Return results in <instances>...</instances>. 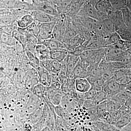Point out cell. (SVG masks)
<instances>
[{
  "label": "cell",
  "mask_w": 131,
  "mask_h": 131,
  "mask_svg": "<svg viewBox=\"0 0 131 131\" xmlns=\"http://www.w3.org/2000/svg\"><path fill=\"white\" fill-rule=\"evenodd\" d=\"M83 106L86 108H89L95 107L97 106V104L94 100V99H92L90 100H86L83 103Z\"/></svg>",
  "instance_id": "obj_34"
},
{
  "label": "cell",
  "mask_w": 131,
  "mask_h": 131,
  "mask_svg": "<svg viewBox=\"0 0 131 131\" xmlns=\"http://www.w3.org/2000/svg\"><path fill=\"white\" fill-rule=\"evenodd\" d=\"M35 50L36 52L39 56L40 61L50 58V50L45 45L41 43L36 45Z\"/></svg>",
  "instance_id": "obj_18"
},
{
  "label": "cell",
  "mask_w": 131,
  "mask_h": 131,
  "mask_svg": "<svg viewBox=\"0 0 131 131\" xmlns=\"http://www.w3.org/2000/svg\"><path fill=\"white\" fill-rule=\"evenodd\" d=\"M75 84L76 89L81 93H85L91 89V84L87 78H76Z\"/></svg>",
  "instance_id": "obj_10"
},
{
  "label": "cell",
  "mask_w": 131,
  "mask_h": 131,
  "mask_svg": "<svg viewBox=\"0 0 131 131\" xmlns=\"http://www.w3.org/2000/svg\"><path fill=\"white\" fill-rule=\"evenodd\" d=\"M93 99L97 105L101 102L107 100L108 99V95L104 91L101 90L97 92L96 95Z\"/></svg>",
  "instance_id": "obj_29"
},
{
  "label": "cell",
  "mask_w": 131,
  "mask_h": 131,
  "mask_svg": "<svg viewBox=\"0 0 131 131\" xmlns=\"http://www.w3.org/2000/svg\"><path fill=\"white\" fill-rule=\"evenodd\" d=\"M128 2H131V0H128Z\"/></svg>",
  "instance_id": "obj_39"
},
{
  "label": "cell",
  "mask_w": 131,
  "mask_h": 131,
  "mask_svg": "<svg viewBox=\"0 0 131 131\" xmlns=\"http://www.w3.org/2000/svg\"><path fill=\"white\" fill-rule=\"evenodd\" d=\"M22 1H25V0H22Z\"/></svg>",
  "instance_id": "obj_40"
},
{
  "label": "cell",
  "mask_w": 131,
  "mask_h": 131,
  "mask_svg": "<svg viewBox=\"0 0 131 131\" xmlns=\"http://www.w3.org/2000/svg\"><path fill=\"white\" fill-rule=\"evenodd\" d=\"M124 105L127 107L131 112V98L128 99L126 101Z\"/></svg>",
  "instance_id": "obj_35"
},
{
  "label": "cell",
  "mask_w": 131,
  "mask_h": 131,
  "mask_svg": "<svg viewBox=\"0 0 131 131\" xmlns=\"http://www.w3.org/2000/svg\"><path fill=\"white\" fill-rule=\"evenodd\" d=\"M124 23L127 28L131 30V12L127 7L121 10Z\"/></svg>",
  "instance_id": "obj_25"
},
{
  "label": "cell",
  "mask_w": 131,
  "mask_h": 131,
  "mask_svg": "<svg viewBox=\"0 0 131 131\" xmlns=\"http://www.w3.org/2000/svg\"><path fill=\"white\" fill-rule=\"evenodd\" d=\"M129 125V126H131V122H130V124H129V125Z\"/></svg>",
  "instance_id": "obj_38"
},
{
  "label": "cell",
  "mask_w": 131,
  "mask_h": 131,
  "mask_svg": "<svg viewBox=\"0 0 131 131\" xmlns=\"http://www.w3.org/2000/svg\"><path fill=\"white\" fill-rule=\"evenodd\" d=\"M113 77L116 81L120 84H126L130 81L128 79V78L121 70L115 71Z\"/></svg>",
  "instance_id": "obj_22"
},
{
  "label": "cell",
  "mask_w": 131,
  "mask_h": 131,
  "mask_svg": "<svg viewBox=\"0 0 131 131\" xmlns=\"http://www.w3.org/2000/svg\"><path fill=\"white\" fill-rule=\"evenodd\" d=\"M30 14L37 23H46L58 20L59 16H54L40 11H34Z\"/></svg>",
  "instance_id": "obj_4"
},
{
  "label": "cell",
  "mask_w": 131,
  "mask_h": 131,
  "mask_svg": "<svg viewBox=\"0 0 131 131\" xmlns=\"http://www.w3.org/2000/svg\"><path fill=\"white\" fill-rule=\"evenodd\" d=\"M39 43L45 45L49 49L50 51L58 49H65L67 50L65 43H64L63 42L60 40L57 39H50L41 41Z\"/></svg>",
  "instance_id": "obj_8"
},
{
  "label": "cell",
  "mask_w": 131,
  "mask_h": 131,
  "mask_svg": "<svg viewBox=\"0 0 131 131\" xmlns=\"http://www.w3.org/2000/svg\"><path fill=\"white\" fill-rule=\"evenodd\" d=\"M131 122V112L130 111L126 114L122 115L119 119L113 126L117 129L121 130L129 125Z\"/></svg>",
  "instance_id": "obj_15"
},
{
  "label": "cell",
  "mask_w": 131,
  "mask_h": 131,
  "mask_svg": "<svg viewBox=\"0 0 131 131\" xmlns=\"http://www.w3.org/2000/svg\"><path fill=\"white\" fill-rule=\"evenodd\" d=\"M40 63L47 71L54 74L60 73L61 63L58 61L49 58L41 60Z\"/></svg>",
  "instance_id": "obj_5"
},
{
  "label": "cell",
  "mask_w": 131,
  "mask_h": 131,
  "mask_svg": "<svg viewBox=\"0 0 131 131\" xmlns=\"http://www.w3.org/2000/svg\"><path fill=\"white\" fill-rule=\"evenodd\" d=\"M1 26L12 25L16 22V20L12 15V12L7 14L1 15Z\"/></svg>",
  "instance_id": "obj_21"
},
{
  "label": "cell",
  "mask_w": 131,
  "mask_h": 131,
  "mask_svg": "<svg viewBox=\"0 0 131 131\" xmlns=\"http://www.w3.org/2000/svg\"><path fill=\"white\" fill-rule=\"evenodd\" d=\"M91 127L94 131H113L115 127L102 121H96L92 122Z\"/></svg>",
  "instance_id": "obj_11"
},
{
  "label": "cell",
  "mask_w": 131,
  "mask_h": 131,
  "mask_svg": "<svg viewBox=\"0 0 131 131\" xmlns=\"http://www.w3.org/2000/svg\"><path fill=\"white\" fill-rule=\"evenodd\" d=\"M58 21V20H57ZM57 21L49 23H37L39 28V34L38 39L39 43L43 40L51 39L54 28Z\"/></svg>",
  "instance_id": "obj_2"
},
{
  "label": "cell",
  "mask_w": 131,
  "mask_h": 131,
  "mask_svg": "<svg viewBox=\"0 0 131 131\" xmlns=\"http://www.w3.org/2000/svg\"><path fill=\"white\" fill-rule=\"evenodd\" d=\"M102 78L105 81L110 80L113 77L114 72L109 70H102Z\"/></svg>",
  "instance_id": "obj_32"
},
{
  "label": "cell",
  "mask_w": 131,
  "mask_h": 131,
  "mask_svg": "<svg viewBox=\"0 0 131 131\" xmlns=\"http://www.w3.org/2000/svg\"><path fill=\"white\" fill-rule=\"evenodd\" d=\"M73 74L75 79L77 78H87L89 76L88 70L82 65L80 60L75 67Z\"/></svg>",
  "instance_id": "obj_14"
},
{
  "label": "cell",
  "mask_w": 131,
  "mask_h": 131,
  "mask_svg": "<svg viewBox=\"0 0 131 131\" xmlns=\"http://www.w3.org/2000/svg\"><path fill=\"white\" fill-rule=\"evenodd\" d=\"M12 35L15 39L16 41H18L21 45L23 50H25L27 43L25 36L19 32L18 30L14 31Z\"/></svg>",
  "instance_id": "obj_26"
},
{
  "label": "cell",
  "mask_w": 131,
  "mask_h": 131,
  "mask_svg": "<svg viewBox=\"0 0 131 131\" xmlns=\"http://www.w3.org/2000/svg\"><path fill=\"white\" fill-rule=\"evenodd\" d=\"M19 0H1V9H15Z\"/></svg>",
  "instance_id": "obj_24"
},
{
  "label": "cell",
  "mask_w": 131,
  "mask_h": 131,
  "mask_svg": "<svg viewBox=\"0 0 131 131\" xmlns=\"http://www.w3.org/2000/svg\"><path fill=\"white\" fill-rule=\"evenodd\" d=\"M1 43L12 46L15 45L16 40L12 34L1 30Z\"/></svg>",
  "instance_id": "obj_19"
},
{
  "label": "cell",
  "mask_w": 131,
  "mask_h": 131,
  "mask_svg": "<svg viewBox=\"0 0 131 131\" xmlns=\"http://www.w3.org/2000/svg\"><path fill=\"white\" fill-rule=\"evenodd\" d=\"M69 52L65 49H58L50 51L49 54L50 58L61 63L68 56Z\"/></svg>",
  "instance_id": "obj_12"
},
{
  "label": "cell",
  "mask_w": 131,
  "mask_h": 131,
  "mask_svg": "<svg viewBox=\"0 0 131 131\" xmlns=\"http://www.w3.org/2000/svg\"><path fill=\"white\" fill-rule=\"evenodd\" d=\"M34 21V19L30 14L26 15L16 20L18 27L21 28H27Z\"/></svg>",
  "instance_id": "obj_16"
},
{
  "label": "cell",
  "mask_w": 131,
  "mask_h": 131,
  "mask_svg": "<svg viewBox=\"0 0 131 131\" xmlns=\"http://www.w3.org/2000/svg\"><path fill=\"white\" fill-rule=\"evenodd\" d=\"M121 117V114L119 110L115 112H108L106 119V122L114 125Z\"/></svg>",
  "instance_id": "obj_23"
},
{
  "label": "cell",
  "mask_w": 131,
  "mask_h": 131,
  "mask_svg": "<svg viewBox=\"0 0 131 131\" xmlns=\"http://www.w3.org/2000/svg\"><path fill=\"white\" fill-rule=\"evenodd\" d=\"M86 41L83 35L81 34L76 35L66 44V49L68 52L73 51L76 48L82 45Z\"/></svg>",
  "instance_id": "obj_7"
},
{
  "label": "cell",
  "mask_w": 131,
  "mask_h": 131,
  "mask_svg": "<svg viewBox=\"0 0 131 131\" xmlns=\"http://www.w3.org/2000/svg\"><path fill=\"white\" fill-rule=\"evenodd\" d=\"M97 92V91L94 89L91 88L89 91L84 93L85 100L93 99L96 95Z\"/></svg>",
  "instance_id": "obj_33"
},
{
  "label": "cell",
  "mask_w": 131,
  "mask_h": 131,
  "mask_svg": "<svg viewBox=\"0 0 131 131\" xmlns=\"http://www.w3.org/2000/svg\"><path fill=\"white\" fill-rule=\"evenodd\" d=\"M87 79L91 84V88L94 89L97 92L102 90V87L106 82L102 78H96L89 76Z\"/></svg>",
  "instance_id": "obj_17"
},
{
  "label": "cell",
  "mask_w": 131,
  "mask_h": 131,
  "mask_svg": "<svg viewBox=\"0 0 131 131\" xmlns=\"http://www.w3.org/2000/svg\"><path fill=\"white\" fill-rule=\"evenodd\" d=\"M18 31L23 35H25L26 34H29L34 35L35 37L38 38L39 34V28L38 24L34 21L27 28H21L18 27Z\"/></svg>",
  "instance_id": "obj_13"
},
{
  "label": "cell",
  "mask_w": 131,
  "mask_h": 131,
  "mask_svg": "<svg viewBox=\"0 0 131 131\" xmlns=\"http://www.w3.org/2000/svg\"><path fill=\"white\" fill-rule=\"evenodd\" d=\"M127 7L128 8L131 12V2H128L127 5Z\"/></svg>",
  "instance_id": "obj_37"
},
{
  "label": "cell",
  "mask_w": 131,
  "mask_h": 131,
  "mask_svg": "<svg viewBox=\"0 0 131 131\" xmlns=\"http://www.w3.org/2000/svg\"><path fill=\"white\" fill-rule=\"evenodd\" d=\"M107 112L108 113L118 110L122 107L118 103L109 99L107 100Z\"/></svg>",
  "instance_id": "obj_28"
},
{
  "label": "cell",
  "mask_w": 131,
  "mask_h": 131,
  "mask_svg": "<svg viewBox=\"0 0 131 131\" xmlns=\"http://www.w3.org/2000/svg\"><path fill=\"white\" fill-rule=\"evenodd\" d=\"M131 98V92L126 89H124L121 90L118 93L108 96V99L114 101L122 106L124 105L128 99Z\"/></svg>",
  "instance_id": "obj_6"
},
{
  "label": "cell",
  "mask_w": 131,
  "mask_h": 131,
  "mask_svg": "<svg viewBox=\"0 0 131 131\" xmlns=\"http://www.w3.org/2000/svg\"><path fill=\"white\" fill-rule=\"evenodd\" d=\"M32 11H40L54 16H59L58 12L50 3L42 0H31Z\"/></svg>",
  "instance_id": "obj_1"
},
{
  "label": "cell",
  "mask_w": 131,
  "mask_h": 131,
  "mask_svg": "<svg viewBox=\"0 0 131 131\" xmlns=\"http://www.w3.org/2000/svg\"><path fill=\"white\" fill-rule=\"evenodd\" d=\"M126 89L125 84H120L113 77L105 82L102 87V90L108 96L118 93L121 90Z\"/></svg>",
  "instance_id": "obj_3"
},
{
  "label": "cell",
  "mask_w": 131,
  "mask_h": 131,
  "mask_svg": "<svg viewBox=\"0 0 131 131\" xmlns=\"http://www.w3.org/2000/svg\"><path fill=\"white\" fill-rule=\"evenodd\" d=\"M122 40L131 42V30L127 27L117 31Z\"/></svg>",
  "instance_id": "obj_27"
},
{
  "label": "cell",
  "mask_w": 131,
  "mask_h": 131,
  "mask_svg": "<svg viewBox=\"0 0 131 131\" xmlns=\"http://www.w3.org/2000/svg\"><path fill=\"white\" fill-rule=\"evenodd\" d=\"M18 28V26L16 22L14 24L8 25L1 26V30L12 35L14 31L17 30Z\"/></svg>",
  "instance_id": "obj_30"
},
{
  "label": "cell",
  "mask_w": 131,
  "mask_h": 131,
  "mask_svg": "<svg viewBox=\"0 0 131 131\" xmlns=\"http://www.w3.org/2000/svg\"><path fill=\"white\" fill-rule=\"evenodd\" d=\"M121 131H131V126L127 125L121 129Z\"/></svg>",
  "instance_id": "obj_36"
},
{
  "label": "cell",
  "mask_w": 131,
  "mask_h": 131,
  "mask_svg": "<svg viewBox=\"0 0 131 131\" xmlns=\"http://www.w3.org/2000/svg\"><path fill=\"white\" fill-rule=\"evenodd\" d=\"M88 71L89 76L96 78H102V71L99 64L90 65L88 68Z\"/></svg>",
  "instance_id": "obj_20"
},
{
  "label": "cell",
  "mask_w": 131,
  "mask_h": 131,
  "mask_svg": "<svg viewBox=\"0 0 131 131\" xmlns=\"http://www.w3.org/2000/svg\"><path fill=\"white\" fill-rule=\"evenodd\" d=\"M80 58L79 56H75L69 54L68 56V65L66 75L69 78H74V69L78 62L80 61Z\"/></svg>",
  "instance_id": "obj_9"
},
{
  "label": "cell",
  "mask_w": 131,
  "mask_h": 131,
  "mask_svg": "<svg viewBox=\"0 0 131 131\" xmlns=\"http://www.w3.org/2000/svg\"><path fill=\"white\" fill-rule=\"evenodd\" d=\"M25 51L28 59L32 63L39 65L40 63V60L37 57L35 53L27 49H25Z\"/></svg>",
  "instance_id": "obj_31"
}]
</instances>
